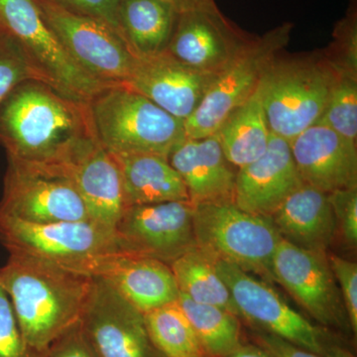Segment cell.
Returning a JSON list of instances; mask_svg holds the SVG:
<instances>
[{
	"instance_id": "cell-7",
	"label": "cell",
	"mask_w": 357,
	"mask_h": 357,
	"mask_svg": "<svg viewBox=\"0 0 357 357\" xmlns=\"http://www.w3.org/2000/svg\"><path fill=\"white\" fill-rule=\"evenodd\" d=\"M0 21L20 41L40 79L62 95L88 102L112 86L91 76L70 57L45 23L35 0H0Z\"/></svg>"
},
{
	"instance_id": "cell-37",
	"label": "cell",
	"mask_w": 357,
	"mask_h": 357,
	"mask_svg": "<svg viewBox=\"0 0 357 357\" xmlns=\"http://www.w3.org/2000/svg\"><path fill=\"white\" fill-rule=\"evenodd\" d=\"M250 335L253 344L261 347L271 357H323L261 331L252 330Z\"/></svg>"
},
{
	"instance_id": "cell-25",
	"label": "cell",
	"mask_w": 357,
	"mask_h": 357,
	"mask_svg": "<svg viewBox=\"0 0 357 357\" xmlns=\"http://www.w3.org/2000/svg\"><path fill=\"white\" fill-rule=\"evenodd\" d=\"M178 15L164 0H121L117 13L122 37L136 57L164 53Z\"/></svg>"
},
{
	"instance_id": "cell-24",
	"label": "cell",
	"mask_w": 357,
	"mask_h": 357,
	"mask_svg": "<svg viewBox=\"0 0 357 357\" xmlns=\"http://www.w3.org/2000/svg\"><path fill=\"white\" fill-rule=\"evenodd\" d=\"M227 159L237 170L266 152L271 131L268 126L259 86L232 110L213 134Z\"/></svg>"
},
{
	"instance_id": "cell-9",
	"label": "cell",
	"mask_w": 357,
	"mask_h": 357,
	"mask_svg": "<svg viewBox=\"0 0 357 357\" xmlns=\"http://www.w3.org/2000/svg\"><path fill=\"white\" fill-rule=\"evenodd\" d=\"M0 213L31 223L91 220L64 167L8 157Z\"/></svg>"
},
{
	"instance_id": "cell-41",
	"label": "cell",
	"mask_w": 357,
	"mask_h": 357,
	"mask_svg": "<svg viewBox=\"0 0 357 357\" xmlns=\"http://www.w3.org/2000/svg\"><path fill=\"white\" fill-rule=\"evenodd\" d=\"M4 27L3 24H2L1 21H0V29H3Z\"/></svg>"
},
{
	"instance_id": "cell-15",
	"label": "cell",
	"mask_w": 357,
	"mask_h": 357,
	"mask_svg": "<svg viewBox=\"0 0 357 357\" xmlns=\"http://www.w3.org/2000/svg\"><path fill=\"white\" fill-rule=\"evenodd\" d=\"M250 38L220 9L189 11L178 14L165 52L192 69L218 75Z\"/></svg>"
},
{
	"instance_id": "cell-26",
	"label": "cell",
	"mask_w": 357,
	"mask_h": 357,
	"mask_svg": "<svg viewBox=\"0 0 357 357\" xmlns=\"http://www.w3.org/2000/svg\"><path fill=\"white\" fill-rule=\"evenodd\" d=\"M170 267L180 293L195 302L223 307L237 314L215 258L195 245L174 260Z\"/></svg>"
},
{
	"instance_id": "cell-16",
	"label": "cell",
	"mask_w": 357,
	"mask_h": 357,
	"mask_svg": "<svg viewBox=\"0 0 357 357\" xmlns=\"http://www.w3.org/2000/svg\"><path fill=\"white\" fill-rule=\"evenodd\" d=\"M215 76L192 69L164 52L136 57L132 72L124 84L185 121L198 109Z\"/></svg>"
},
{
	"instance_id": "cell-19",
	"label": "cell",
	"mask_w": 357,
	"mask_h": 357,
	"mask_svg": "<svg viewBox=\"0 0 357 357\" xmlns=\"http://www.w3.org/2000/svg\"><path fill=\"white\" fill-rule=\"evenodd\" d=\"M305 184L331 194L357 188V148L321 123H314L290 142Z\"/></svg>"
},
{
	"instance_id": "cell-32",
	"label": "cell",
	"mask_w": 357,
	"mask_h": 357,
	"mask_svg": "<svg viewBox=\"0 0 357 357\" xmlns=\"http://www.w3.org/2000/svg\"><path fill=\"white\" fill-rule=\"evenodd\" d=\"M0 357H46L32 349L23 337L13 305L0 286Z\"/></svg>"
},
{
	"instance_id": "cell-31",
	"label": "cell",
	"mask_w": 357,
	"mask_h": 357,
	"mask_svg": "<svg viewBox=\"0 0 357 357\" xmlns=\"http://www.w3.org/2000/svg\"><path fill=\"white\" fill-rule=\"evenodd\" d=\"M328 62L338 73L357 76V8L351 4L347 14L337 21L333 41L321 51Z\"/></svg>"
},
{
	"instance_id": "cell-30",
	"label": "cell",
	"mask_w": 357,
	"mask_h": 357,
	"mask_svg": "<svg viewBox=\"0 0 357 357\" xmlns=\"http://www.w3.org/2000/svg\"><path fill=\"white\" fill-rule=\"evenodd\" d=\"M28 79L41 81L20 41L6 28L0 29V105Z\"/></svg>"
},
{
	"instance_id": "cell-39",
	"label": "cell",
	"mask_w": 357,
	"mask_h": 357,
	"mask_svg": "<svg viewBox=\"0 0 357 357\" xmlns=\"http://www.w3.org/2000/svg\"><path fill=\"white\" fill-rule=\"evenodd\" d=\"M225 357H271L253 342H244L238 349Z\"/></svg>"
},
{
	"instance_id": "cell-13",
	"label": "cell",
	"mask_w": 357,
	"mask_h": 357,
	"mask_svg": "<svg viewBox=\"0 0 357 357\" xmlns=\"http://www.w3.org/2000/svg\"><path fill=\"white\" fill-rule=\"evenodd\" d=\"M79 325L98 357H166L152 342L144 314L98 277Z\"/></svg>"
},
{
	"instance_id": "cell-34",
	"label": "cell",
	"mask_w": 357,
	"mask_h": 357,
	"mask_svg": "<svg viewBox=\"0 0 357 357\" xmlns=\"http://www.w3.org/2000/svg\"><path fill=\"white\" fill-rule=\"evenodd\" d=\"M352 333H357V264L337 255L328 256Z\"/></svg>"
},
{
	"instance_id": "cell-4",
	"label": "cell",
	"mask_w": 357,
	"mask_h": 357,
	"mask_svg": "<svg viewBox=\"0 0 357 357\" xmlns=\"http://www.w3.org/2000/svg\"><path fill=\"white\" fill-rule=\"evenodd\" d=\"M337 75L321 52L272 59L258 84L271 133L290 142L317 123Z\"/></svg>"
},
{
	"instance_id": "cell-27",
	"label": "cell",
	"mask_w": 357,
	"mask_h": 357,
	"mask_svg": "<svg viewBox=\"0 0 357 357\" xmlns=\"http://www.w3.org/2000/svg\"><path fill=\"white\" fill-rule=\"evenodd\" d=\"M178 304L189 319L208 357H225L244 344L243 326L234 312L195 302L178 294Z\"/></svg>"
},
{
	"instance_id": "cell-5",
	"label": "cell",
	"mask_w": 357,
	"mask_h": 357,
	"mask_svg": "<svg viewBox=\"0 0 357 357\" xmlns=\"http://www.w3.org/2000/svg\"><path fill=\"white\" fill-rule=\"evenodd\" d=\"M196 245L217 260L274 283L272 261L280 241L269 218L252 215L234 202L194 204Z\"/></svg>"
},
{
	"instance_id": "cell-17",
	"label": "cell",
	"mask_w": 357,
	"mask_h": 357,
	"mask_svg": "<svg viewBox=\"0 0 357 357\" xmlns=\"http://www.w3.org/2000/svg\"><path fill=\"white\" fill-rule=\"evenodd\" d=\"M109 284L119 295L143 314L177 302V283L170 265L133 253L102 256L86 270Z\"/></svg>"
},
{
	"instance_id": "cell-21",
	"label": "cell",
	"mask_w": 357,
	"mask_h": 357,
	"mask_svg": "<svg viewBox=\"0 0 357 357\" xmlns=\"http://www.w3.org/2000/svg\"><path fill=\"white\" fill-rule=\"evenodd\" d=\"M167 159L182 178L192 204L234 202L237 169L215 135L185 138Z\"/></svg>"
},
{
	"instance_id": "cell-29",
	"label": "cell",
	"mask_w": 357,
	"mask_h": 357,
	"mask_svg": "<svg viewBox=\"0 0 357 357\" xmlns=\"http://www.w3.org/2000/svg\"><path fill=\"white\" fill-rule=\"evenodd\" d=\"M317 123L357 145V76L338 73L323 114Z\"/></svg>"
},
{
	"instance_id": "cell-2",
	"label": "cell",
	"mask_w": 357,
	"mask_h": 357,
	"mask_svg": "<svg viewBox=\"0 0 357 357\" xmlns=\"http://www.w3.org/2000/svg\"><path fill=\"white\" fill-rule=\"evenodd\" d=\"M0 286L10 300L25 342L46 354L55 340L79 323L93 277L45 258L9 253L0 267Z\"/></svg>"
},
{
	"instance_id": "cell-22",
	"label": "cell",
	"mask_w": 357,
	"mask_h": 357,
	"mask_svg": "<svg viewBox=\"0 0 357 357\" xmlns=\"http://www.w3.org/2000/svg\"><path fill=\"white\" fill-rule=\"evenodd\" d=\"M269 218L282 239L307 250L326 252L337 232L328 194L305 183Z\"/></svg>"
},
{
	"instance_id": "cell-11",
	"label": "cell",
	"mask_w": 357,
	"mask_h": 357,
	"mask_svg": "<svg viewBox=\"0 0 357 357\" xmlns=\"http://www.w3.org/2000/svg\"><path fill=\"white\" fill-rule=\"evenodd\" d=\"M45 23L70 57L91 76L124 84L135 64L126 40L107 23L70 10L54 0H35Z\"/></svg>"
},
{
	"instance_id": "cell-14",
	"label": "cell",
	"mask_w": 357,
	"mask_h": 357,
	"mask_svg": "<svg viewBox=\"0 0 357 357\" xmlns=\"http://www.w3.org/2000/svg\"><path fill=\"white\" fill-rule=\"evenodd\" d=\"M191 202L128 206L115 225L123 252L147 256L170 265L196 245Z\"/></svg>"
},
{
	"instance_id": "cell-33",
	"label": "cell",
	"mask_w": 357,
	"mask_h": 357,
	"mask_svg": "<svg viewBox=\"0 0 357 357\" xmlns=\"http://www.w3.org/2000/svg\"><path fill=\"white\" fill-rule=\"evenodd\" d=\"M337 222V231L349 248L357 244V188L328 194Z\"/></svg>"
},
{
	"instance_id": "cell-35",
	"label": "cell",
	"mask_w": 357,
	"mask_h": 357,
	"mask_svg": "<svg viewBox=\"0 0 357 357\" xmlns=\"http://www.w3.org/2000/svg\"><path fill=\"white\" fill-rule=\"evenodd\" d=\"M54 1L75 13L102 20L121 35L119 16H117L121 0H54Z\"/></svg>"
},
{
	"instance_id": "cell-18",
	"label": "cell",
	"mask_w": 357,
	"mask_h": 357,
	"mask_svg": "<svg viewBox=\"0 0 357 357\" xmlns=\"http://www.w3.org/2000/svg\"><path fill=\"white\" fill-rule=\"evenodd\" d=\"M303 184L290 143L271 133L266 152L237 170L234 203L249 213L269 218Z\"/></svg>"
},
{
	"instance_id": "cell-40",
	"label": "cell",
	"mask_w": 357,
	"mask_h": 357,
	"mask_svg": "<svg viewBox=\"0 0 357 357\" xmlns=\"http://www.w3.org/2000/svg\"><path fill=\"white\" fill-rule=\"evenodd\" d=\"M324 357H356V356L344 344V340H340L326 347Z\"/></svg>"
},
{
	"instance_id": "cell-10",
	"label": "cell",
	"mask_w": 357,
	"mask_h": 357,
	"mask_svg": "<svg viewBox=\"0 0 357 357\" xmlns=\"http://www.w3.org/2000/svg\"><path fill=\"white\" fill-rule=\"evenodd\" d=\"M215 265L229 288L237 316L252 330L276 335L323 357L328 345L342 340L340 333L314 326L292 309L268 282L222 260L215 259Z\"/></svg>"
},
{
	"instance_id": "cell-36",
	"label": "cell",
	"mask_w": 357,
	"mask_h": 357,
	"mask_svg": "<svg viewBox=\"0 0 357 357\" xmlns=\"http://www.w3.org/2000/svg\"><path fill=\"white\" fill-rule=\"evenodd\" d=\"M46 357H98L79 323L54 342Z\"/></svg>"
},
{
	"instance_id": "cell-38",
	"label": "cell",
	"mask_w": 357,
	"mask_h": 357,
	"mask_svg": "<svg viewBox=\"0 0 357 357\" xmlns=\"http://www.w3.org/2000/svg\"><path fill=\"white\" fill-rule=\"evenodd\" d=\"M177 11L178 14L195 10H218L215 0H164Z\"/></svg>"
},
{
	"instance_id": "cell-20",
	"label": "cell",
	"mask_w": 357,
	"mask_h": 357,
	"mask_svg": "<svg viewBox=\"0 0 357 357\" xmlns=\"http://www.w3.org/2000/svg\"><path fill=\"white\" fill-rule=\"evenodd\" d=\"M91 220L115 229L126 206L121 171L114 157L91 140L65 163Z\"/></svg>"
},
{
	"instance_id": "cell-6",
	"label": "cell",
	"mask_w": 357,
	"mask_h": 357,
	"mask_svg": "<svg viewBox=\"0 0 357 357\" xmlns=\"http://www.w3.org/2000/svg\"><path fill=\"white\" fill-rule=\"evenodd\" d=\"M0 243L9 253L45 258L84 274L95 260L122 251L115 229L102 223H31L2 213Z\"/></svg>"
},
{
	"instance_id": "cell-28",
	"label": "cell",
	"mask_w": 357,
	"mask_h": 357,
	"mask_svg": "<svg viewBox=\"0 0 357 357\" xmlns=\"http://www.w3.org/2000/svg\"><path fill=\"white\" fill-rule=\"evenodd\" d=\"M148 333L166 357H208L178 301L145 312Z\"/></svg>"
},
{
	"instance_id": "cell-1",
	"label": "cell",
	"mask_w": 357,
	"mask_h": 357,
	"mask_svg": "<svg viewBox=\"0 0 357 357\" xmlns=\"http://www.w3.org/2000/svg\"><path fill=\"white\" fill-rule=\"evenodd\" d=\"M93 139L86 102L39 79L18 84L0 105V144L8 158L60 165Z\"/></svg>"
},
{
	"instance_id": "cell-12",
	"label": "cell",
	"mask_w": 357,
	"mask_h": 357,
	"mask_svg": "<svg viewBox=\"0 0 357 357\" xmlns=\"http://www.w3.org/2000/svg\"><path fill=\"white\" fill-rule=\"evenodd\" d=\"M272 274L274 282L281 284L319 326L354 335L326 252L307 250L281 238Z\"/></svg>"
},
{
	"instance_id": "cell-8",
	"label": "cell",
	"mask_w": 357,
	"mask_h": 357,
	"mask_svg": "<svg viewBox=\"0 0 357 357\" xmlns=\"http://www.w3.org/2000/svg\"><path fill=\"white\" fill-rule=\"evenodd\" d=\"M293 26L285 22L249 39L236 57L215 76L198 109L184 121L185 138L213 135L227 115L255 93L265 68L290 42Z\"/></svg>"
},
{
	"instance_id": "cell-3",
	"label": "cell",
	"mask_w": 357,
	"mask_h": 357,
	"mask_svg": "<svg viewBox=\"0 0 357 357\" xmlns=\"http://www.w3.org/2000/svg\"><path fill=\"white\" fill-rule=\"evenodd\" d=\"M86 105L93 136L110 154H154L168 158L185 139L184 121L126 84L102 89Z\"/></svg>"
},
{
	"instance_id": "cell-23",
	"label": "cell",
	"mask_w": 357,
	"mask_h": 357,
	"mask_svg": "<svg viewBox=\"0 0 357 357\" xmlns=\"http://www.w3.org/2000/svg\"><path fill=\"white\" fill-rule=\"evenodd\" d=\"M112 156L121 171L126 206L190 202L182 178L166 157L154 154Z\"/></svg>"
}]
</instances>
